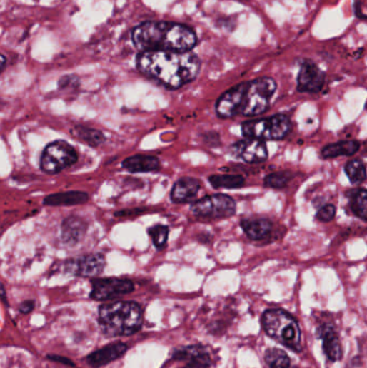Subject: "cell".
I'll list each match as a JSON object with an SVG mask.
<instances>
[{
	"label": "cell",
	"instance_id": "cell-23",
	"mask_svg": "<svg viewBox=\"0 0 367 368\" xmlns=\"http://www.w3.org/2000/svg\"><path fill=\"white\" fill-rule=\"evenodd\" d=\"M349 206L352 213L358 219L367 221V190L356 189L348 192Z\"/></svg>",
	"mask_w": 367,
	"mask_h": 368
},
{
	"label": "cell",
	"instance_id": "cell-15",
	"mask_svg": "<svg viewBox=\"0 0 367 368\" xmlns=\"http://www.w3.org/2000/svg\"><path fill=\"white\" fill-rule=\"evenodd\" d=\"M201 182L196 178L184 177L174 184L171 198L174 203H186L192 200L201 190Z\"/></svg>",
	"mask_w": 367,
	"mask_h": 368
},
{
	"label": "cell",
	"instance_id": "cell-7",
	"mask_svg": "<svg viewBox=\"0 0 367 368\" xmlns=\"http://www.w3.org/2000/svg\"><path fill=\"white\" fill-rule=\"evenodd\" d=\"M78 153L67 141L56 140L46 145L40 158L41 170L49 175L61 173L64 169L76 164Z\"/></svg>",
	"mask_w": 367,
	"mask_h": 368
},
{
	"label": "cell",
	"instance_id": "cell-16",
	"mask_svg": "<svg viewBox=\"0 0 367 368\" xmlns=\"http://www.w3.org/2000/svg\"><path fill=\"white\" fill-rule=\"evenodd\" d=\"M161 162L156 156L136 154L125 158L122 167L129 173H151L160 169Z\"/></svg>",
	"mask_w": 367,
	"mask_h": 368
},
{
	"label": "cell",
	"instance_id": "cell-10",
	"mask_svg": "<svg viewBox=\"0 0 367 368\" xmlns=\"http://www.w3.org/2000/svg\"><path fill=\"white\" fill-rule=\"evenodd\" d=\"M247 86L248 82L238 84V86L226 91L218 99L216 103V112L218 116L222 118H230L237 114H241Z\"/></svg>",
	"mask_w": 367,
	"mask_h": 368
},
{
	"label": "cell",
	"instance_id": "cell-4",
	"mask_svg": "<svg viewBox=\"0 0 367 368\" xmlns=\"http://www.w3.org/2000/svg\"><path fill=\"white\" fill-rule=\"evenodd\" d=\"M262 325L269 337L283 346L300 352L301 329L298 321L282 310H268L263 314Z\"/></svg>",
	"mask_w": 367,
	"mask_h": 368
},
{
	"label": "cell",
	"instance_id": "cell-9",
	"mask_svg": "<svg viewBox=\"0 0 367 368\" xmlns=\"http://www.w3.org/2000/svg\"><path fill=\"white\" fill-rule=\"evenodd\" d=\"M135 290L134 282L124 278L94 279L92 281L91 298L95 300H111L131 293Z\"/></svg>",
	"mask_w": 367,
	"mask_h": 368
},
{
	"label": "cell",
	"instance_id": "cell-28",
	"mask_svg": "<svg viewBox=\"0 0 367 368\" xmlns=\"http://www.w3.org/2000/svg\"><path fill=\"white\" fill-rule=\"evenodd\" d=\"M148 234L151 237L152 242H154L156 249L161 250V249L165 248L169 236V226L156 224V225L151 226L148 230Z\"/></svg>",
	"mask_w": 367,
	"mask_h": 368
},
{
	"label": "cell",
	"instance_id": "cell-30",
	"mask_svg": "<svg viewBox=\"0 0 367 368\" xmlns=\"http://www.w3.org/2000/svg\"><path fill=\"white\" fill-rule=\"evenodd\" d=\"M34 308H35V302L34 300H25V302L21 304L20 312L22 314H29V312H33Z\"/></svg>",
	"mask_w": 367,
	"mask_h": 368
},
{
	"label": "cell",
	"instance_id": "cell-5",
	"mask_svg": "<svg viewBox=\"0 0 367 368\" xmlns=\"http://www.w3.org/2000/svg\"><path fill=\"white\" fill-rule=\"evenodd\" d=\"M292 123L284 114H276L271 118H258L243 122L241 126L246 138L258 140H281L290 134Z\"/></svg>",
	"mask_w": 367,
	"mask_h": 368
},
{
	"label": "cell",
	"instance_id": "cell-6",
	"mask_svg": "<svg viewBox=\"0 0 367 368\" xmlns=\"http://www.w3.org/2000/svg\"><path fill=\"white\" fill-rule=\"evenodd\" d=\"M276 90L277 83L273 78L262 77L248 82L241 116H256L265 113L268 110Z\"/></svg>",
	"mask_w": 367,
	"mask_h": 368
},
{
	"label": "cell",
	"instance_id": "cell-17",
	"mask_svg": "<svg viewBox=\"0 0 367 368\" xmlns=\"http://www.w3.org/2000/svg\"><path fill=\"white\" fill-rule=\"evenodd\" d=\"M319 336L323 342V350L330 361L336 362L343 357L341 340L332 325H322Z\"/></svg>",
	"mask_w": 367,
	"mask_h": 368
},
{
	"label": "cell",
	"instance_id": "cell-11",
	"mask_svg": "<svg viewBox=\"0 0 367 368\" xmlns=\"http://www.w3.org/2000/svg\"><path fill=\"white\" fill-rule=\"evenodd\" d=\"M105 265L106 260L103 255L92 253L66 262V270L76 276L95 278L101 274Z\"/></svg>",
	"mask_w": 367,
	"mask_h": 368
},
{
	"label": "cell",
	"instance_id": "cell-29",
	"mask_svg": "<svg viewBox=\"0 0 367 368\" xmlns=\"http://www.w3.org/2000/svg\"><path fill=\"white\" fill-rule=\"evenodd\" d=\"M336 215V207L334 205H326L317 213V219L320 222H331Z\"/></svg>",
	"mask_w": 367,
	"mask_h": 368
},
{
	"label": "cell",
	"instance_id": "cell-20",
	"mask_svg": "<svg viewBox=\"0 0 367 368\" xmlns=\"http://www.w3.org/2000/svg\"><path fill=\"white\" fill-rule=\"evenodd\" d=\"M86 232V224L81 218H67L61 226V237L67 243H76L81 240Z\"/></svg>",
	"mask_w": 367,
	"mask_h": 368
},
{
	"label": "cell",
	"instance_id": "cell-19",
	"mask_svg": "<svg viewBox=\"0 0 367 368\" xmlns=\"http://www.w3.org/2000/svg\"><path fill=\"white\" fill-rule=\"evenodd\" d=\"M243 228L248 238L253 241H260L266 238L273 230V223L267 219H243L241 222Z\"/></svg>",
	"mask_w": 367,
	"mask_h": 368
},
{
	"label": "cell",
	"instance_id": "cell-25",
	"mask_svg": "<svg viewBox=\"0 0 367 368\" xmlns=\"http://www.w3.org/2000/svg\"><path fill=\"white\" fill-rule=\"evenodd\" d=\"M345 173L352 184H361L366 180L367 170L364 163L358 158L348 160L345 165Z\"/></svg>",
	"mask_w": 367,
	"mask_h": 368
},
{
	"label": "cell",
	"instance_id": "cell-22",
	"mask_svg": "<svg viewBox=\"0 0 367 368\" xmlns=\"http://www.w3.org/2000/svg\"><path fill=\"white\" fill-rule=\"evenodd\" d=\"M72 136L90 147L97 148L105 143L106 137L101 131L88 126H77L71 130Z\"/></svg>",
	"mask_w": 367,
	"mask_h": 368
},
{
	"label": "cell",
	"instance_id": "cell-27",
	"mask_svg": "<svg viewBox=\"0 0 367 368\" xmlns=\"http://www.w3.org/2000/svg\"><path fill=\"white\" fill-rule=\"evenodd\" d=\"M294 175L291 171H277V173H269L265 177L264 185L269 189H282L290 183Z\"/></svg>",
	"mask_w": 367,
	"mask_h": 368
},
{
	"label": "cell",
	"instance_id": "cell-24",
	"mask_svg": "<svg viewBox=\"0 0 367 368\" xmlns=\"http://www.w3.org/2000/svg\"><path fill=\"white\" fill-rule=\"evenodd\" d=\"M209 182L214 189H239L245 185V178L239 175H213Z\"/></svg>",
	"mask_w": 367,
	"mask_h": 368
},
{
	"label": "cell",
	"instance_id": "cell-14",
	"mask_svg": "<svg viewBox=\"0 0 367 368\" xmlns=\"http://www.w3.org/2000/svg\"><path fill=\"white\" fill-rule=\"evenodd\" d=\"M127 349H129V347L123 342L108 344V346L89 354L86 357V362L91 367L99 368L120 359L122 355L125 354Z\"/></svg>",
	"mask_w": 367,
	"mask_h": 368
},
{
	"label": "cell",
	"instance_id": "cell-2",
	"mask_svg": "<svg viewBox=\"0 0 367 368\" xmlns=\"http://www.w3.org/2000/svg\"><path fill=\"white\" fill-rule=\"evenodd\" d=\"M133 41L144 51L190 52L197 44L194 31L186 25L171 22L142 23L133 31Z\"/></svg>",
	"mask_w": 367,
	"mask_h": 368
},
{
	"label": "cell",
	"instance_id": "cell-13",
	"mask_svg": "<svg viewBox=\"0 0 367 368\" xmlns=\"http://www.w3.org/2000/svg\"><path fill=\"white\" fill-rule=\"evenodd\" d=\"M326 81L323 71L311 61H304L298 77V91L301 93H318Z\"/></svg>",
	"mask_w": 367,
	"mask_h": 368
},
{
	"label": "cell",
	"instance_id": "cell-18",
	"mask_svg": "<svg viewBox=\"0 0 367 368\" xmlns=\"http://www.w3.org/2000/svg\"><path fill=\"white\" fill-rule=\"evenodd\" d=\"M89 194L82 191L63 192L46 196L44 200L46 206H75V205L86 204L88 202Z\"/></svg>",
	"mask_w": 367,
	"mask_h": 368
},
{
	"label": "cell",
	"instance_id": "cell-12",
	"mask_svg": "<svg viewBox=\"0 0 367 368\" xmlns=\"http://www.w3.org/2000/svg\"><path fill=\"white\" fill-rule=\"evenodd\" d=\"M232 152L249 164H258L268 158L266 143L258 139L246 138L238 141L232 147Z\"/></svg>",
	"mask_w": 367,
	"mask_h": 368
},
{
	"label": "cell",
	"instance_id": "cell-26",
	"mask_svg": "<svg viewBox=\"0 0 367 368\" xmlns=\"http://www.w3.org/2000/svg\"><path fill=\"white\" fill-rule=\"evenodd\" d=\"M265 361L271 368H288L290 367V357L284 351L280 349H268L265 353Z\"/></svg>",
	"mask_w": 367,
	"mask_h": 368
},
{
	"label": "cell",
	"instance_id": "cell-32",
	"mask_svg": "<svg viewBox=\"0 0 367 368\" xmlns=\"http://www.w3.org/2000/svg\"><path fill=\"white\" fill-rule=\"evenodd\" d=\"M49 359H53V361L59 362V363L66 364V365L75 366V364L72 363L70 359H65V357H57V355H50Z\"/></svg>",
	"mask_w": 367,
	"mask_h": 368
},
{
	"label": "cell",
	"instance_id": "cell-3",
	"mask_svg": "<svg viewBox=\"0 0 367 368\" xmlns=\"http://www.w3.org/2000/svg\"><path fill=\"white\" fill-rule=\"evenodd\" d=\"M142 321L144 312L136 302L116 300L99 308V325L109 337L133 335L141 329Z\"/></svg>",
	"mask_w": 367,
	"mask_h": 368
},
{
	"label": "cell",
	"instance_id": "cell-1",
	"mask_svg": "<svg viewBox=\"0 0 367 368\" xmlns=\"http://www.w3.org/2000/svg\"><path fill=\"white\" fill-rule=\"evenodd\" d=\"M137 67L146 77L177 90L196 79L201 61L192 52L144 51L138 55Z\"/></svg>",
	"mask_w": 367,
	"mask_h": 368
},
{
	"label": "cell",
	"instance_id": "cell-8",
	"mask_svg": "<svg viewBox=\"0 0 367 368\" xmlns=\"http://www.w3.org/2000/svg\"><path fill=\"white\" fill-rule=\"evenodd\" d=\"M192 213L206 219H226L236 213V202L226 194H213L195 202Z\"/></svg>",
	"mask_w": 367,
	"mask_h": 368
},
{
	"label": "cell",
	"instance_id": "cell-21",
	"mask_svg": "<svg viewBox=\"0 0 367 368\" xmlns=\"http://www.w3.org/2000/svg\"><path fill=\"white\" fill-rule=\"evenodd\" d=\"M360 149V143L354 140H343L331 143L321 150V158L324 160L338 158V156H352Z\"/></svg>",
	"mask_w": 367,
	"mask_h": 368
},
{
	"label": "cell",
	"instance_id": "cell-31",
	"mask_svg": "<svg viewBox=\"0 0 367 368\" xmlns=\"http://www.w3.org/2000/svg\"><path fill=\"white\" fill-rule=\"evenodd\" d=\"M211 362L209 361H193L188 362V365L182 368H209Z\"/></svg>",
	"mask_w": 367,
	"mask_h": 368
}]
</instances>
